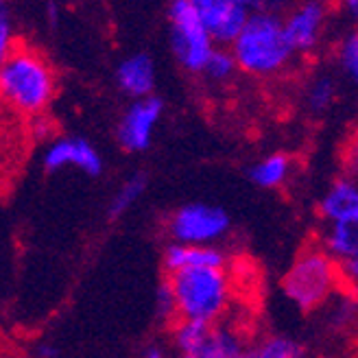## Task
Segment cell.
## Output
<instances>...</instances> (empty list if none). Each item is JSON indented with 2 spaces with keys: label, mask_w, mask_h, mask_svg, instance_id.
<instances>
[{
  "label": "cell",
  "mask_w": 358,
  "mask_h": 358,
  "mask_svg": "<svg viewBox=\"0 0 358 358\" xmlns=\"http://www.w3.org/2000/svg\"><path fill=\"white\" fill-rule=\"evenodd\" d=\"M55 73L38 50L15 46L0 62V94L11 110L40 114L55 96Z\"/></svg>",
  "instance_id": "obj_1"
},
{
  "label": "cell",
  "mask_w": 358,
  "mask_h": 358,
  "mask_svg": "<svg viewBox=\"0 0 358 358\" xmlns=\"http://www.w3.org/2000/svg\"><path fill=\"white\" fill-rule=\"evenodd\" d=\"M238 68L254 77H271L295 55L284 33V17L271 9H254L249 20L229 46Z\"/></svg>",
  "instance_id": "obj_2"
},
{
  "label": "cell",
  "mask_w": 358,
  "mask_h": 358,
  "mask_svg": "<svg viewBox=\"0 0 358 358\" xmlns=\"http://www.w3.org/2000/svg\"><path fill=\"white\" fill-rule=\"evenodd\" d=\"M166 280L175 295L177 319L206 321L214 326L225 313L231 295L227 268H184Z\"/></svg>",
  "instance_id": "obj_3"
},
{
  "label": "cell",
  "mask_w": 358,
  "mask_h": 358,
  "mask_svg": "<svg viewBox=\"0 0 358 358\" xmlns=\"http://www.w3.org/2000/svg\"><path fill=\"white\" fill-rule=\"evenodd\" d=\"M341 266L324 247H308L295 258L282 280V291L301 310L321 306L341 284Z\"/></svg>",
  "instance_id": "obj_4"
},
{
  "label": "cell",
  "mask_w": 358,
  "mask_h": 358,
  "mask_svg": "<svg viewBox=\"0 0 358 358\" xmlns=\"http://www.w3.org/2000/svg\"><path fill=\"white\" fill-rule=\"evenodd\" d=\"M171 22V50L188 73H206L208 62L219 46L210 38L201 22L194 0H173L169 5Z\"/></svg>",
  "instance_id": "obj_5"
},
{
  "label": "cell",
  "mask_w": 358,
  "mask_h": 358,
  "mask_svg": "<svg viewBox=\"0 0 358 358\" xmlns=\"http://www.w3.org/2000/svg\"><path fill=\"white\" fill-rule=\"evenodd\" d=\"M229 229V214L210 203H186L169 219L173 243L182 245H214Z\"/></svg>",
  "instance_id": "obj_6"
},
{
  "label": "cell",
  "mask_w": 358,
  "mask_h": 358,
  "mask_svg": "<svg viewBox=\"0 0 358 358\" xmlns=\"http://www.w3.org/2000/svg\"><path fill=\"white\" fill-rule=\"evenodd\" d=\"M162 112H164V101L159 96L134 101L122 112L116 127V140L120 149H124L127 153L147 151L153 142V134L159 118H162Z\"/></svg>",
  "instance_id": "obj_7"
},
{
  "label": "cell",
  "mask_w": 358,
  "mask_h": 358,
  "mask_svg": "<svg viewBox=\"0 0 358 358\" xmlns=\"http://www.w3.org/2000/svg\"><path fill=\"white\" fill-rule=\"evenodd\" d=\"M194 5L214 44L225 48L238 40L254 11L243 0H194Z\"/></svg>",
  "instance_id": "obj_8"
},
{
  "label": "cell",
  "mask_w": 358,
  "mask_h": 358,
  "mask_svg": "<svg viewBox=\"0 0 358 358\" xmlns=\"http://www.w3.org/2000/svg\"><path fill=\"white\" fill-rule=\"evenodd\" d=\"M42 166L48 173H57L64 169H79L90 177H99L103 173V157L99 149L85 138L79 136L57 138L46 147L42 155Z\"/></svg>",
  "instance_id": "obj_9"
},
{
  "label": "cell",
  "mask_w": 358,
  "mask_h": 358,
  "mask_svg": "<svg viewBox=\"0 0 358 358\" xmlns=\"http://www.w3.org/2000/svg\"><path fill=\"white\" fill-rule=\"evenodd\" d=\"M328 22V5L308 0L284 15V33L293 52H310L319 46Z\"/></svg>",
  "instance_id": "obj_10"
},
{
  "label": "cell",
  "mask_w": 358,
  "mask_h": 358,
  "mask_svg": "<svg viewBox=\"0 0 358 358\" xmlns=\"http://www.w3.org/2000/svg\"><path fill=\"white\" fill-rule=\"evenodd\" d=\"M164 268L166 273H177L184 268H225L227 256L223 249L217 245H182V243H171L164 252Z\"/></svg>",
  "instance_id": "obj_11"
},
{
  "label": "cell",
  "mask_w": 358,
  "mask_h": 358,
  "mask_svg": "<svg viewBox=\"0 0 358 358\" xmlns=\"http://www.w3.org/2000/svg\"><path fill=\"white\" fill-rule=\"evenodd\" d=\"M116 83L131 99H149L155 87V64L147 52H134L116 68Z\"/></svg>",
  "instance_id": "obj_12"
},
{
  "label": "cell",
  "mask_w": 358,
  "mask_h": 358,
  "mask_svg": "<svg viewBox=\"0 0 358 358\" xmlns=\"http://www.w3.org/2000/svg\"><path fill=\"white\" fill-rule=\"evenodd\" d=\"M358 214V184L348 175L336 177L319 201V217L326 225L348 221Z\"/></svg>",
  "instance_id": "obj_13"
},
{
  "label": "cell",
  "mask_w": 358,
  "mask_h": 358,
  "mask_svg": "<svg viewBox=\"0 0 358 358\" xmlns=\"http://www.w3.org/2000/svg\"><path fill=\"white\" fill-rule=\"evenodd\" d=\"M321 247L338 262H358V214L348 221L326 225L321 234Z\"/></svg>",
  "instance_id": "obj_14"
},
{
  "label": "cell",
  "mask_w": 358,
  "mask_h": 358,
  "mask_svg": "<svg viewBox=\"0 0 358 358\" xmlns=\"http://www.w3.org/2000/svg\"><path fill=\"white\" fill-rule=\"evenodd\" d=\"M212 332H214V326L206 324V321L177 319L173 324L171 341H173V348L177 350L179 358H184V356L199 352L208 343V338L212 336Z\"/></svg>",
  "instance_id": "obj_15"
},
{
  "label": "cell",
  "mask_w": 358,
  "mask_h": 358,
  "mask_svg": "<svg viewBox=\"0 0 358 358\" xmlns=\"http://www.w3.org/2000/svg\"><path fill=\"white\" fill-rule=\"evenodd\" d=\"M291 173V157L284 153H271L249 169V179L258 188H278L282 186Z\"/></svg>",
  "instance_id": "obj_16"
},
{
  "label": "cell",
  "mask_w": 358,
  "mask_h": 358,
  "mask_svg": "<svg viewBox=\"0 0 358 358\" xmlns=\"http://www.w3.org/2000/svg\"><path fill=\"white\" fill-rule=\"evenodd\" d=\"M247 352L249 350L243 345L236 332L227 328H214L208 343L199 352L184 358H247Z\"/></svg>",
  "instance_id": "obj_17"
},
{
  "label": "cell",
  "mask_w": 358,
  "mask_h": 358,
  "mask_svg": "<svg viewBox=\"0 0 358 358\" xmlns=\"http://www.w3.org/2000/svg\"><path fill=\"white\" fill-rule=\"evenodd\" d=\"M147 186H149V175L142 173V171H138V173H134V175H129L127 179H124L122 186L116 190L110 208H107V214H110V219L122 217V214L127 212L140 199L142 192L147 190Z\"/></svg>",
  "instance_id": "obj_18"
},
{
  "label": "cell",
  "mask_w": 358,
  "mask_h": 358,
  "mask_svg": "<svg viewBox=\"0 0 358 358\" xmlns=\"http://www.w3.org/2000/svg\"><path fill=\"white\" fill-rule=\"evenodd\" d=\"M247 358H303V348L289 336H268L249 348Z\"/></svg>",
  "instance_id": "obj_19"
},
{
  "label": "cell",
  "mask_w": 358,
  "mask_h": 358,
  "mask_svg": "<svg viewBox=\"0 0 358 358\" xmlns=\"http://www.w3.org/2000/svg\"><path fill=\"white\" fill-rule=\"evenodd\" d=\"M336 101V81L330 75H317L306 90V105L321 114Z\"/></svg>",
  "instance_id": "obj_20"
},
{
  "label": "cell",
  "mask_w": 358,
  "mask_h": 358,
  "mask_svg": "<svg viewBox=\"0 0 358 358\" xmlns=\"http://www.w3.org/2000/svg\"><path fill=\"white\" fill-rule=\"evenodd\" d=\"M238 68V62L234 57V52H231V48H225V46H219L217 50H214L212 59L208 62V68H206V75L217 81V83H223V81H229L231 77L236 75Z\"/></svg>",
  "instance_id": "obj_21"
},
{
  "label": "cell",
  "mask_w": 358,
  "mask_h": 358,
  "mask_svg": "<svg viewBox=\"0 0 358 358\" xmlns=\"http://www.w3.org/2000/svg\"><path fill=\"white\" fill-rule=\"evenodd\" d=\"M338 62L350 79L358 85V31H352L343 38L341 46H338Z\"/></svg>",
  "instance_id": "obj_22"
},
{
  "label": "cell",
  "mask_w": 358,
  "mask_h": 358,
  "mask_svg": "<svg viewBox=\"0 0 358 358\" xmlns=\"http://www.w3.org/2000/svg\"><path fill=\"white\" fill-rule=\"evenodd\" d=\"M13 20L7 5H0V57H7L13 50Z\"/></svg>",
  "instance_id": "obj_23"
},
{
  "label": "cell",
  "mask_w": 358,
  "mask_h": 358,
  "mask_svg": "<svg viewBox=\"0 0 358 358\" xmlns=\"http://www.w3.org/2000/svg\"><path fill=\"white\" fill-rule=\"evenodd\" d=\"M157 313L162 319H175L177 321V306H175V295H173V289L169 280H164L162 284H159L157 289Z\"/></svg>",
  "instance_id": "obj_24"
},
{
  "label": "cell",
  "mask_w": 358,
  "mask_h": 358,
  "mask_svg": "<svg viewBox=\"0 0 358 358\" xmlns=\"http://www.w3.org/2000/svg\"><path fill=\"white\" fill-rule=\"evenodd\" d=\"M343 166H345V173L352 182L358 184V131L348 140V145L343 149Z\"/></svg>",
  "instance_id": "obj_25"
},
{
  "label": "cell",
  "mask_w": 358,
  "mask_h": 358,
  "mask_svg": "<svg viewBox=\"0 0 358 358\" xmlns=\"http://www.w3.org/2000/svg\"><path fill=\"white\" fill-rule=\"evenodd\" d=\"M343 9L352 17V22H358V0H348V3L343 5Z\"/></svg>",
  "instance_id": "obj_26"
},
{
  "label": "cell",
  "mask_w": 358,
  "mask_h": 358,
  "mask_svg": "<svg viewBox=\"0 0 358 358\" xmlns=\"http://www.w3.org/2000/svg\"><path fill=\"white\" fill-rule=\"evenodd\" d=\"M142 358H171V356H169L162 348H149Z\"/></svg>",
  "instance_id": "obj_27"
},
{
  "label": "cell",
  "mask_w": 358,
  "mask_h": 358,
  "mask_svg": "<svg viewBox=\"0 0 358 358\" xmlns=\"http://www.w3.org/2000/svg\"><path fill=\"white\" fill-rule=\"evenodd\" d=\"M38 354H40V358H55L57 356V350L52 348V345H42L38 350Z\"/></svg>",
  "instance_id": "obj_28"
}]
</instances>
